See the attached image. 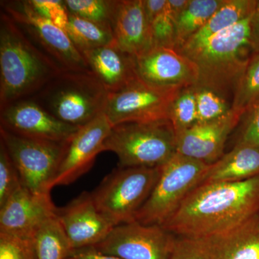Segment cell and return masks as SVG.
<instances>
[{"mask_svg":"<svg viewBox=\"0 0 259 259\" xmlns=\"http://www.w3.org/2000/svg\"><path fill=\"white\" fill-rule=\"evenodd\" d=\"M56 209L50 194H34L21 186L0 207V233L31 238Z\"/></svg>","mask_w":259,"mask_h":259,"instance_id":"17","label":"cell"},{"mask_svg":"<svg viewBox=\"0 0 259 259\" xmlns=\"http://www.w3.org/2000/svg\"><path fill=\"white\" fill-rule=\"evenodd\" d=\"M198 239L212 259H259V214L228 231Z\"/></svg>","mask_w":259,"mask_h":259,"instance_id":"20","label":"cell"},{"mask_svg":"<svg viewBox=\"0 0 259 259\" xmlns=\"http://www.w3.org/2000/svg\"><path fill=\"white\" fill-rule=\"evenodd\" d=\"M241 114L233 111L218 120L196 124L176 134L177 153L212 165L224 155L230 134L239 125Z\"/></svg>","mask_w":259,"mask_h":259,"instance_id":"16","label":"cell"},{"mask_svg":"<svg viewBox=\"0 0 259 259\" xmlns=\"http://www.w3.org/2000/svg\"><path fill=\"white\" fill-rule=\"evenodd\" d=\"M112 127L102 112L80 127L66 144L53 187L69 185L90 169L97 155L104 151V143Z\"/></svg>","mask_w":259,"mask_h":259,"instance_id":"13","label":"cell"},{"mask_svg":"<svg viewBox=\"0 0 259 259\" xmlns=\"http://www.w3.org/2000/svg\"><path fill=\"white\" fill-rule=\"evenodd\" d=\"M144 10L150 25L156 17L163 13L167 0H144Z\"/></svg>","mask_w":259,"mask_h":259,"instance_id":"38","label":"cell"},{"mask_svg":"<svg viewBox=\"0 0 259 259\" xmlns=\"http://www.w3.org/2000/svg\"><path fill=\"white\" fill-rule=\"evenodd\" d=\"M161 171V166L118 167L90 192L95 206L115 226L134 222Z\"/></svg>","mask_w":259,"mask_h":259,"instance_id":"6","label":"cell"},{"mask_svg":"<svg viewBox=\"0 0 259 259\" xmlns=\"http://www.w3.org/2000/svg\"><path fill=\"white\" fill-rule=\"evenodd\" d=\"M115 0H65L69 14L111 28Z\"/></svg>","mask_w":259,"mask_h":259,"instance_id":"28","label":"cell"},{"mask_svg":"<svg viewBox=\"0 0 259 259\" xmlns=\"http://www.w3.org/2000/svg\"><path fill=\"white\" fill-rule=\"evenodd\" d=\"M236 134V144L259 148V100L242 117Z\"/></svg>","mask_w":259,"mask_h":259,"instance_id":"33","label":"cell"},{"mask_svg":"<svg viewBox=\"0 0 259 259\" xmlns=\"http://www.w3.org/2000/svg\"><path fill=\"white\" fill-rule=\"evenodd\" d=\"M82 55L89 69L108 93L120 90L138 78L135 58L121 50L115 42L84 51Z\"/></svg>","mask_w":259,"mask_h":259,"instance_id":"19","label":"cell"},{"mask_svg":"<svg viewBox=\"0 0 259 259\" xmlns=\"http://www.w3.org/2000/svg\"><path fill=\"white\" fill-rule=\"evenodd\" d=\"M0 124L2 128L22 137L58 143L67 142L80 128L56 118L30 99L0 110Z\"/></svg>","mask_w":259,"mask_h":259,"instance_id":"12","label":"cell"},{"mask_svg":"<svg viewBox=\"0 0 259 259\" xmlns=\"http://www.w3.org/2000/svg\"><path fill=\"white\" fill-rule=\"evenodd\" d=\"M21 186L18 170L4 144L0 141V207Z\"/></svg>","mask_w":259,"mask_h":259,"instance_id":"30","label":"cell"},{"mask_svg":"<svg viewBox=\"0 0 259 259\" xmlns=\"http://www.w3.org/2000/svg\"><path fill=\"white\" fill-rule=\"evenodd\" d=\"M0 141L18 170L22 185L34 194H50L68 141L28 139L2 127Z\"/></svg>","mask_w":259,"mask_h":259,"instance_id":"8","label":"cell"},{"mask_svg":"<svg viewBox=\"0 0 259 259\" xmlns=\"http://www.w3.org/2000/svg\"><path fill=\"white\" fill-rule=\"evenodd\" d=\"M111 28L116 45L134 57L154 47L144 0H116Z\"/></svg>","mask_w":259,"mask_h":259,"instance_id":"18","label":"cell"},{"mask_svg":"<svg viewBox=\"0 0 259 259\" xmlns=\"http://www.w3.org/2000/svg\"><path fill=\"white\" fill-rule=\"evenodd\" d=\"M28 3L39 15L49 20L54 12L64 4V1L60 0H28Z\"/></svg>","mask_w":259,"mask_h":259,"instance_id":"35","label":"cell"},{"mask_svg":"<svg viewBox=\"0 0 259 259\" xmlns=\"http://www.w3.org/2000/svg\"><path fill=\"white\" fill-rule=\"evenodd\" d=\"M194 89L198 123L218 120L231 112V105L222 95L202 87L194 86Z\"/></svg>","mask_w":259,"mask_h":259,"instance_id":"29","label":"cell"},{"mask_svg":"<svg viewBox=\"0 0 259 259\" xmlns=\"http://www.w3.org/2000/svg\"><path fill=\"white\" fill-rule=\"evenodd\" d=\"M257 0H225L207 23L179 51L192 50L253 14Z\"/></svg>","mask_w":259,"mask_h":259,"instance_id":"22","label":"cell"},{"mask_svg":"<svg viewBox=\"0 0 259 259\" xmlns=\"http://www.w3.org/2000/svg\"><path fill=\"white\" fill-rule=\"evenodd\" d=\"M176 240L175 235L161 226L134 221L114 227L103 241L93 247L122 259H170Z\"/></svg>","mask_w":259,"mask_h":259,"instance_id":"11","label":"cell"},{"mask_svg":"<svg viewBox=\"0 0 259 259\" xmlns=\"http://www.w3.org/2000/svg\"><path fill=\"white\" fill-rule=\"evenodd\" d=\"M0 259H35L31 238L0 233Z\"/></svg>","mask_w":259,"mask_h":259,"instance_id":"32","label":"cell"},{"mask_svg":"<svg viewBox=\"0 0 259 259\" xmlns=\"http://www.w3.org/2000/svg\"><path fill=\"white\" fill-rule=\"evenodd\" d=\"M225 0H190L177 20L175 49L181 48L207 23Z\"/></svg>","mask_w":259,"mask_h":259,"instance_id":"24","label":"cell"},{"mask_svg":"<svg viewBox=\"0 0 259 259\" xmlns=\"http://www.w3.org/2000/svg\"><path fill=\"white\" fill-rule=\"evenodd\" d=\"M108 92L90 70H62L30 97L51 115L83 127L103 112Z\"/></svg>","mask_w":259,"mask_h":259,"instance_id":"4","label":"cell"},{"mask_svg":"<svg viewBox=\"0 0 259 259\" xmlns=\"http://www.w3.org/2000/svg\"><path fill=\"white\" fill-rule=\"evenodd\" d=\"M66 32L81 54L84 51L105 47L115 42L112 28L77 15L69 14Z\"/></svg>","mask_w":259,"mask_h":259,"instance_id":"25","label":"cell"},{"mask_svg":"<svg viewBox=\"0 0 259 259\" xmlns=\"http://www.w3.org/2000/svg\"><path fill=\"white\" fill-rule=\"evenodd\" d=\"M62 69L7 13L0 15V110L30 98Z\"/></svg>","mask_w":259,"mask_h":259,"instance_id":"2","label":"cell"},{"mask_svg":"<svg viewBox=\"0 0 259 259\" xmlns=\"http://www.w3.org/2000/svg\"><path fill=\"white\" fill-rule=\"evenodd\" d=\"M177 20L168 9V3L163 13L151 23L154 47L175 49Z\"/></svg>","mask_w":259,"mask_h":259,"instance_id":"31","label":"cell"},{"mask_svg":"<svg viewBox=\"0 0 259 259\" xmlns=\"http://www.w3.org/2000/svg\"><path fill=\"white\" fill-rule=\"evenodd\" d=\"M210 165L176 153L161 166V175L135 221L163 226L186 197L203 182Z\"/></svg>","mask_w":259,"mask_h":259,"instance_id":"7","label":"cell"},{"mask_svg":"<svg viewBox=\"0 0 259 259\" xmlns=\"http://www.w3.org/2000/svg\"><path fill=\"white\" fill-rule=\"evenodd\" d=\"M189 3L190 0H167L168 9L172 15L176 19L177 23L181 15L185 11Z\"/></svg>","mask_w":259,"mask_h":259,"instance_id":"39","label":"cell"},{"mask_svg":"<svg viewBox=\"0 0 259 259\" xmlns=\"http://www.w3.org/2000/svg\"><path fill=\"white\" fill-rule=\"evenodd\" d=\"M118 158V167L163 166L177 153L176 134L168 120L125 122L112 127L104 151Z\"/></svg>","mask_w":259,"mask_h":259,"instance_id":"5","label":"cell"},{"mask_svg":"<svg viewBox=\"0 0 259 259\" xmlns=\"http://www.w3.org/2000/svg\"><path fill=\"white\" fill-rule=\"evenodd\" d=\"M251 15L199 47L180 51L197 67L199 79L196 86L210 89L224 97L234 93L254 54L250 42Z\"/></svg>","mask_w":259,"mask_h":259,"instance_id":"3","label":"cell"},{"mask_svg":"<svg viewBox=\"0 0 259 259\" xmlns=\"http://www.w3.org/2000/svg\"><path fill=\"white\" fill-rule=\"evenodd\" d=\"M168 120L175 134L198 123L194 86L182 88L179 91L170 106Z\"/></svg>","mask_w":259,"mask_h":259,"instance_id":"27","label":"cell"},{"mask_svg":"<svg viewBox=\"0 0 259 259\" xmlns=\"http://www.w3.org/2000/svg\"><path fill=\"white\" fill-rule=\"evenodd\" d=\"M259 100V53L253 54L238 81L231 109L242 116Z\"/></svg>","mask_w":259,"mask_h":259,"instance_id":"26","label":"cell"},{"mask_svg":"<svg viewBox=\"0 0 259 259\" xmlns=\"http://www.w3.org/2000/svg\"><path fill=\"white\" fill-rule=\"evenodd\" d=\"M250 42L254 54L259 53V0H257L256 5L253 14L250 17Z\"/></svg>","mask_w":259,"mask_h":259,"instance_id":"37","label":"cell"},{"mask_svg":"<svg viewBox=\"0 0 259 259\" xmlns=\"http://www.w3.org/2000/svg\"><path fill=\"white\" fill-rule=\"evenodd\" d=\"M66 259H122L115 255L105 254L93 246L71 250Z\"/></svg>","mask_w":259,"mask_h":259,"instance_id":"36","label":"cell"},{"mask_svg":"<svg viewBox=\"0 0 259 259\" xmlns=\"http://www.w3.org/2000/svg\"><path fill=\"white\" fill-rule=\"evenodd\" d=\"M31 239L35 259H66L72 250L56 214L42 223Z\"/></svg>","mask_w":259,"mask_h":259,"instance_id":"23","label":"cell"},{"mask_svg":"<svg viewBox=\"0 0 259 259\" xmlns=\"http://www.w3.org/2000/svg\"><path fill=\"white\" fill-rule=\"evenodd\" d=\"M258 214L259 176L201 184L161 226L176 236L201 238L228 231Z\"/></svg>","mask_w":259,"mask_h":259,"instance_id":"1","label":"cell"},{"mask_svg":"<svg viewBox=\"0 0 259 259\" xmlns=\"http://www.w3.org/2000/svg\"><path fill=\"white\" fill-rule=\"evenodd\" d=\"M258 176L259 148L248 144H236L209 166L202 184L241 182Z\"/></svg>","mask_w":259,"mask_h":259,"instance_id":"21","label":"cell"},{"mask_svg":"<svg viewBox=\"0 0 259 259\" xmlns=\"http://www.w3.org/2000/svg\"><path fill=\"white\" fill-rule=\"evenodd\" d=\"M180 90L157 88L138 77L108 93L103 113L112 127L125 122L168 120L171 102Z\"/></svg>","mask_w":259,"mask_h":259,"instance_id":"9","label":"cell"},{"mask_svg":"<svg viewBox=\"0 0 259 259\" xmlns=\"http://www.w3.org/2000/svg\"><path fill=\"white\" fill-rule=\"evenodd\" d=\"M135 58V69L140 79L157 88L182 89L196 86L199 75L190 59L177 49L153 47Z\"/></svg>","mask_w":259,"mask_h":259,"instance_id":"14","label":"cell"},{"mask_svg":"<svg viewBox=\"0 0 259 259\" xmlns=\"http://www.w3.org/2000/svg\"><path fill=\"white\" fill-rule=\"evenodd\" d=\"M170 259H212L198 238L177 236Z\"/></svg>","mask_w":259,"mask_h":259,"instance_id":"34","label":"cell"},{"mask_svg":"<svg viewBox=\"0 0 259 259\" xmlns=\"http://www.w3.org/2000/svg\"><path fill=\"white\" fill-rule=\"evenodd\" d=\"M4 12L15 23L35 37L62 70H90L84 58L74 45L67 32L39 15L28 1L3 2Z\"/></svg>","mask_w":259,"mask_h":259,"instance_id":"10","label":"cell"},{"mask_svg":"<svg viewBox=\"0 0 259 259\" xmlns=\"http://www.w3.org/2000/svg\"><path fill=\"white\" fill-rule=\"evenodd\" d=\"M56 214L72 250L95 246L115 226L97 209L88 192H83L64 207H57Z\"/></svg>","mask_w":259,"mask_h":259,"instance_id":"15","label":"cell"}]
</instances>
